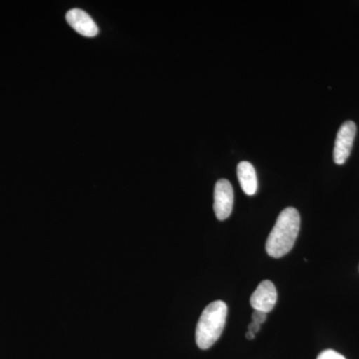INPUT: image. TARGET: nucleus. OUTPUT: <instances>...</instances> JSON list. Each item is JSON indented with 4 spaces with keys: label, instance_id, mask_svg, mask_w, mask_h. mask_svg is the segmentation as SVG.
<instances>
[{
    "label": "nucleus",
    "instance_id": "9b49d317",
    "mask_svg": "<svg viewBox=\"0 0 359 359\" xmlns=\"http://www.w3.org/2000/svg\"><path fill=\"white\" fill-rule=\"evenodd\" d=\"M255 337H256V334H252V332H248L247 334H245V337H247L248 339H254Z\"/></svg>",
    "mask_w": 359,
    "mask_h": 359
},
{
    "label": "nucleus",
    "instance_id": "1a4fd4ad",
    "mask_svg": "<svg viewBox=\"0 0 359 359\" xmlns=\"http://www.w3.org/2000/svg\"><path fill=\"white\" fill-rule=\"evenodd\" d=\"M266 316H268V313H264V311H255L252 313V321L254 323H257V325H262L266 320Z\"/></svg>",
    "mask_w": 359,
    "mask_h": 359
},
{
    "label": "nucleus",
    "instance_id": "f03ea898",
    "mask_svg": "<svg viewBox=\"0 0 359 359\" xmlns=\"http://www.w3.org/2000/svg\"><path fill=\"white\" fill-rule=\"evenodd\" d=\"M228 306L222 301L212 302L203 311L197 330L196 342L201 349L214 346L222 335L226 323Z\"/></svg>",
    "mask_w": 359,
    "mask_h": 359
},
{
    "label": "nucleus",
    "instance_id": "9d476101",
    "mask_svg": "<svg viewBox=\"0 0 359 359\" xmlns=\"http://www.w3.org/2000/svg\"><path fill=\"white\" fill-rule=\"evenodd\" d=\"M259 328H261V325H257V323L252 321L250 325H249V332H252V334H256L257 332H259Z\"/></svg>",
    "mask_w": 359,
    "mask_h": 359
},
{
    "label": "nucleus",
    "instance_id": "7ed1b4c3",
    "mask_svg": "<svg viewBox=\"0 0 359 359\" xmlns=\"http://www.w3.org/2000/svg\"><path fill=\"white\" fill-rule=\"evenodd\" d=\"M355 134V123L346 121L340 126L334 149V160L337 165L344 164L348 159L351 149H353Z\"/></svg>",
    "mask_w": 359,
    "mask_h": 359
},
{
    "label": "nucleus",
    "instance_id": "20e7f679",
    "mask_svg": "<svg viewBox=\"0 0 359 359\" xmlns=\"http://www.w3.org/2000/svg\"><path fill=\"white\" fill-rule=\"evenodd\" d=\"M214 211L219 221L228 219L233 211V190L228 180L221 179L215 186Z\"/></svg>",
    "mask_w": 359,
    "mask_h": 359
},
{
    "label": "nucleus",
    "instance_id": "39448f33",
    "mask_svg": "<svg viewBox=\"0 0 359 359\" xmlns=\"http://www.w3.org/2000/svg\"><path fill=\"white\" fill-rule=\"evenodd\" d=\"M278 301V292L273 283L264 280L250 297V304L255 311H261L269 313L275 308Z\"/></svg>",
    "mask_w": 359,
    "mask_h": 359
},
{
    "label": "nucleus",
    "instance_id": "f257e3e1",
    "mask_svg": "<svg viewBox=\"0 0 359 359\" xmlns=\"http://www.w3.org/2000/svg\"><path fill=\"white\" fill-rule=\"evenodd\" d=\"M301 228V216L294 208H287L280 212L275 226L266 240V250L269 256L282 257L294 247Z\"/></svg>",
    "mask_w": 359,
    "mask_h": 359
},
{
    "label": "nucleus",
    "instance_id": "423d86ee",
    "mask_svg": "<svg viewBox=\"0 0 359 359\" xmlns=\"http://www.w3.org/2000/svg\"><path fill=\"white\" fill-rule=\"evenodd\" d=\"M66 20L75 32L83 36L94 37L98 34V26L95 21L82 9H71L66 14Z\"/></svg>",
    "mask_w": 359,
    "mask_h": 359
},
{
    "label": "nucleus",
    "instance_id": "0eeeda50",
    "mask_svg": "<svg viewBox=\"0 0 359 359\" xmlns=\"http://www.w3.org/2000/svg\"><path fill=\"white\" fill-rule=\"evenodd\" d=\"M237 174L243 191L247 195H255L257 190V178L254 166L250 162L243 161L238 165Z\"/></svg>",
    "mask_w": 359,
    "mask_h": 359
},
{
    "label": "nucleus",
    "instance_id": "6e6552de",
    "mask_svg": "<svg viewBox=\"0 0 359 359\" xmlns=\"http://www.w3.org/2000/svg\"><path fill=\"white\" fill-rule=\"evenodd\" d=\"M318 359H346L341 354L337 353V351H332V349H327V351H323L318 356Z\"/></svg>",
    "mask_w": 359,
    "mask_h": 359
}]
</instances>
